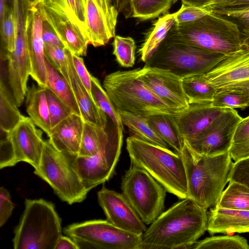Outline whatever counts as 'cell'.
<instances>
[{"instance_id":"cell-9","label":"cell","mask_w":249,"mask_h":249,"mask_svg":"<svg viewBox=\"0 0 249 249\" xmlns=\"http://www.w3.org/2000/svg\"><path fill=\"white\" fill-rule=\"evenodd\" d=\"M122 194L146 225L164 210L166 190L144 169L131 164L122 177Z\"/></svg>"},{"instance_id":"cell-5","label":"cell","mask_w":249,"mask_h":249,"mask_svg":"<svg viewBox=\"0 0 249 249\" xmlns=\"http://www.w3.org/2000/svg\"><path fill=\"white\" fill-rule=\"evenodd\" d=\"M167 35L196 47L226 55L244 46L236 25L210 12L191 22L175 23Z\"/></svg>"},{"instance_id":"cell-44","label":"cell","mask_w":249,"mask_h":249,"mask_svg":"<svg viewBox=\"0 0 249 249\" xmlns=\"http://www.w3.org/2000/svg\"><path fill=\"white\" fill-rule=\"evenodd\" d=\"M45 55L68 81L67 57L65 48L44 44Z\"/></svg>"},{"instance_id":"cell-23","label":"cell","mask_w":249,"mask_h":249,"mask_svg":"<svg viewBox=\"0 0 249 249\" xmlns=\"http://www.w3.org/2000/svg\"><path fill=\"white\" fill-rule=\"evenodd\" d=\"M84 123L81 116L72 113L51 129L48 140L58 151L77 156L80 149Z\"/></svg>"},{"instance_id":"cell-7","label":"cell","mask_w":249,"mask_h":249,"mask_svg":"<svg viewBox=\"0 0 249 249\" xmlns=\"http://www.w3.org/2000/svg\"><path fill=\"white\" fill-rule=\"evenodd\" d=\"M226 55L196 47L167 35L146 65L167 70L183 78L207 73Z\"/></svg>"},{"instance_id":"cell-41","label":"cell","mask_w":249,"mask_h":249,"mask_svg":"<svg viewBox=\"0 0 249 249\" xmlns=\"http://www.w3.org/2000/svg\"><path fill=\"white\" fill-rule=\"evenodd\" d=\"M209 12L234 23L239 31L243 45L249 39V8L237 10L212 11Z\"/></svg>"},{"instance_id":"cell-21","label":"cell","mask_w":249,"mask_h":249,"mask_svg":"<svg viewBox=\"0 0 249 249\" xmlns=\"http://www.w3.org/2000/svg\"><path fill=\"white\" fill-rule=\"evenodd\" d=\"M227 109L214 107L212 102L191 104L175 119L181 136L188 140L199 135Z\"/></svg>"},{"instance_id":"cell-11","label":"cell","mask_w":249,"mask_h":249,"mask_svg":"<svg viewBox=\"0 0 249 249\" xmlns=\"http://www.w3.org/2000/svg\"><path fill=\"white\" fill-rule=\"evenodd\" d=\"M123 130L112 122L108 140L95 155L74 158L75 168L89 192L114 175L123 145Z\"/></svg>"},{"instance_id":"cell-54","label":"cell","mask_w":249,"mask_h":249,"mask_svg":"<svg viewBox=\"0 0 249 249\" xmlns=\"http://www.w3.org/2000/svg\"><path fill=\"white\" fill-rule=\"evenodd\" d=\"M39 0H24V1L27 7L31 8L35 6L37 4Z\"/></svg>"},{"instance_id":"cell-31","label":"cell","mask_w":249,"mask_h":249,"mask_svg":"<svg viewBox=\"0 0 249 249\" xmlns=\"http://www.w3.org/2000/svg\"><path fill=\"white\" fill-rule=\"evenodd\" d=\"M38 4L66 16L79 27L87 38L86 0H39Z\"/></svg>"},{"instance_id":"cell-49","label":"cell","mask_w":249,"mask_h":249,"mask_svg":"<svg viewBox=\"0 0 249 249\" xmlns=\"http://www.w3.org/2000/svg\"><path fill=\"white\" fill-rule=\"evenodd\" d=\"M71 56L76 73L89 92L91 94V75L88 71L82 57L72 53Z\"/></svg>"},{"instance_id":"cell-3","label":"cell","mask_w":249,"mask_h":249,"mask_svg":"<svg viewBox=\"0 0 249 249\" xmlns=\"http://www.w3.org/2000/svg\"><path fill=\"white\" fill-rule=\"evenodd\" d=\"M185 167L188 198L208 209L215 206L223 192L233 165L229 152L214 156L192 154L185 145L180 155Z\"/></svg>"},{"instance_id":"cell-39","label":"cell","mask_w":249,"mask_h":249,"mask_svg":"<svg viewBox=\"0 0 249 249\" xmlns=\"http://www.w3.org/2000/svg\"><path fill=\"white\" fill-rule=\"evenodd\" d=\"M113 46V54L120 65L124 68L132 67L134 65L136 45L132 38L116 36Z\"/></svg>"},{"instance_id":"cell-6","label":"cell","mask_w":249,"mask_h":249,"mask_svg":"<svg viewBox=\"0 0 249 249\" xmlns=\"http://www.w3.org/2000/svg\"><path fill=\"white\" fill-rule=\"evenodd\" d=\"M62 235L61 220L54 205L43 199H26L15 230L14 248L54 249Z\"/></svg>"},{"instance_id":"cell-45","label":"cell","mask_w":249,"mask_h":249,"mask_svg":"<svg viewBox=\"0 0 249 249\" xmlns=\"http://www.w3.org/2000/svg\"><path fill=\"white\" fill-rule=\"evenodd\" d=\"M209 12L205 9L182 4L180 8L173 13L175 23L180 24L198 19Z\"/></svg>"},{"instance_id":"cell-52","label":"cell","mask_w":249,"mask_h":249,"mask_svg":"<svg viewBox=\"0 0 249 249\" xmlns=\"http://www.w3.org/2000/svg\"><path fill=\"white\" fill-rule=\"evenodd\" d=\"M212 0H181L182 4L202 8Z\"/></svg>"},{"instance_id":"cell-50","label":"cell","mask_w":249,"mask_h":249,"mask_svg":"<svg viewBox=\"0 0 249 249\" xmlns=\"http://www.w3.org/2000/svg\"><path fill=\"white\" fill-rule=\"evenodd\" d=\"M42 38L44 44L65 48L53 29L45 20L42 24Z\"/></svg>"},{"instance_id":"cell-35","label":"cell","mask_w":249,"mask_h":249,"mask_svg":"<svg viewBox=\"0 0 249 249\" xmlns=\"http://www.w3.org/2000/svg\"><path fill=\"white\" fill-rule=\"evenodd\" d=\"M215 206L249 211V188L238 182L229 181Z\"/></svg>"},{"instance_id":"cell-36","label":"cell","mask_w":249,"mask_h":249,"mask_svg":"<svg viewBox=\"0 0 249 249\" xmlns=\"http://www.w3.org/2000/svg\"><path fill=\"white\" fill-rule=\"evenodd\" d=\"M190 249H249L246 239L238 235L213 236L197 241Z\"/></svg>"},{"instance_id":"cell-17","label":"cell","mask_w":249,"mask_h":249,"mask_svg":"<svg viewBox=\"0 0 249 249\" xmlns=\"http://www.w3.org/2000/svg\"><path fill=\"white\" fill-rule=\"evenodd\" d=\"M35 125L30 117L24 116L13 129L6 133L16 164L24 161L34 169L40 164L45 143L42 131Z\"/></svg>"},{"instance_id":"cell-43","label":"cell","mask_w":249,"mask_h":249,"mask_svg":"<svg viewBox=\"0 0 249 249\" xmlns=\"http://www.w3.org/2000/svg\"><path fill=\"white\" fill-rule=\"evenodd\" d=\"M45 92L52 129L72 113L52 90L45 88Z\"/></svg>"},{"instance_id":"cell-22","label":"cell","mask_w":249,"mask_h":249,"mask_svg":"<svg viewBox=\"0 0 249 249\" xmlns=\"http://www.w3.org/2000/svg\"><path fill=\"white\" fill-rule=\"evenodd\" d=\"M68 65V82L80 109L84 122L104 128L107 126V115L95 104L75 71L71 53L65 48Z\"/></svg>"},{"instance_id":"cell-38","label":"cell","mask_w":249,"mask_h":249,"mask_svg":"<svg viewBox=\"0 0 249 249\" xmlns=\"http://www.w3.org/2000/svg\"><path fill=\"white\" fill-rule=\"evenodd\" d=\"M90 92L96 105L107 115L116 125L124 129L121 117L106 91L101 86L99 80L92 75Z\"/></svg>"},{"instance_id":"cell-19","label":"cell","mask_w":249,"mask_h":249,"mask_svg":"<svg viewBox=\"0 0 249 249\" xmlns=\"http://www.w3.org/2000/svg\"><path fill=\"white\" fill-rule=\"evenodd\" d=\"M43 18L36 6L27 7L26 32L31 72L30 76L38 86L46 87V71L44 43L42 38Z\"/></svg>"},{"instance_id":"cell-8","label":"cell","mask_w":249,"mask_h":249,"mask_svg":"<svg viewBox=\"0 0 249 249\" xmlns=\"http://www.w3.org/2000/svg\"><path fill=\"white\" fill-rule=\"evenodd\" d=\"M75 157L58 151L48 140L45 141L40 164L34 170L36 175L69 204L83 201L89 192L75 168Z\"/></svg>"},{"instance_id":"cell-24","label":"cell","mask_w":249,"mask_h":249,"mask_svg":"<svg viewBox=\"0 0 249 249\" xmlns=\"http://www.w3.org/2000/svg\"><path fill=\"white\" fill-rule=\"evenodd\" d=\"M207 231L211 235L249 232V211L211 207Z\"/></svg>"},{"instance_id":"cell-46","label":"cell","mask_w":249,"mask_h":249,"mask_svg":"<svg viewBox=\"0 0 249 249\" xmlns=\"http://www.w3.org/2000/svg\"><path fill=\"white\" fill-rule=\"evenodd\" d=\"M229 181H234L249 188V157L233 163Z\"/></svg>"},{"instance_id":"cell-48","label":"cell","mask_w":249,"mask_h":249,"mask_svg":"<svg viewBox=\"0 0 249 249\" xmlns=\"http://www.w3.org/2000/svg\"><path fill=\"white\" fill-rule=\"evenodd\" d=\"M14 205L9 192L3 187L0 188V227L7 222L12 213Z\"/></svg>"},{"instance_id":"cell-37","label":"cell","mask_w":249,"mask_h":249,"mask_svg":"<svg viewBox=\"0 0 249 249\" xmlns=\"http://www.w3.org/2000/svg\"><path fill=\"white\" fill-rule=\"evenodd\" d=\"M229 153L234 162L249 157V116L238 124Z\"/></svg>"},{"instance_id":"cell-27","label":"cell","mask_w":249,"mask_h":249,"mask_svg":"<svg viewBox=\"0 0 249 249\" xmlns=\"http://www.w3.org/2000/svg\"><path fill=\"white\" fill-rule=\"evenodd\" d=\"M45 63L46 71L45 88L56 94L72 113L81 116L80 108L69 82L56 70L46 55Z\"/></svg>"},{"instance_id":"cell-47","label":"cell","mask_w":249,"mask_h":249,"mask_svg":"<svg viewBox=\"0 0 249 249\" xmlns=\"http://www.w3.org/2000/svg\"><path fill=\"white\" fill-rule=\"evenodd\" d=\"M249 8V0H212L202 8L208 12L237 10Z\"/></svg>"},{"instance_id":"cell-16","label":"cell","mask_w":249,"mask_h":249,"mask_svg":"<svg viewBox=\"0 0 249 249\" xmlns=\"http://www.w3.org/2000/svg\"><path fill=\"white\" fill-rule=\"evenodd\" d=\"M118 15L111 0H86L89 44L95 47L104 46L115 37Z\"/></svg>"},{"instance_id":"cell-13","label":"cell","mask_w":249,"mask_h":249,"mask_svg":"<svg viewBox=\"0 0 249 249\" xmlns=\"http://www.w3.org/2000/svg\"><path fill=\"white\" fill-rule=\"evenodd\" d=\"M218 90L229 91L249 96V47L226 55L204 74Z\"/></svg>"},{"instance_id":"cell-15","label":"cell","mask_w":249,"mask_h":249,"mask_svg":"<svg viewBox=\"0 0 249 249\" xmlns=\"http://www.w3.org/2000/svg\"><path fill=\"white\" fill-rule=\"evenodd\" d=\"M139 74L148 88L169 106L181 111L189 107L182 78L167 70L146 65L140 69Z\"/></svg>"},{"instance_id":"cell-4","label":"cell","mask_w":249,"mask_h":249,"mask_svg":"<svg viewBox=\"0 0 249 249\" xmlns=\"http://www.w3.org/2000/svg\"><path fill=\"white\" fill-rule=\"evenodd\" d=\"M139 70L118 71L105 76L103 88L117 110L144 117L157 114L175 115L183 111L157 96L141 78Z\"/></svg>"},{"instance_id":"cell-53","label":"cell","mask_w":249,"mask_h":249,"mask_svg":"<svg viewBox=\"0 0 249 249\" xmlns=\"http://www.w3.org/2000/svg\"><path fill=\"white\" fill-rule=\"evenodd\" d=\"M7 0H0V18H1L3 11L7 6Z\"/></svg>"},{"instance_id":"cell-1","label":"cell","mask_w":249,"mask_h":249,"mask_svg":"<svg viewBox=\"0 0 249 249\" xmlns=\"http://www.w3.org/2000/svg\"><path fill=\"white\" fill-rule=\"evenodd\" d=\"M207 210L189 198L176 202L147 228L139 249H190L207 230Z\"/></svg>"},{"instance_id":"cell-2","label":"cell","mask_w":249,"mask_h":249,"mask_svg":"<svg viewBox=\"0 0 249 249\" xmlns=\"http://www.w3.org/2000/svg\"><path fill=\"white\" fill-rule=\"evenodd\" d=\"M126 143L131 164L145 170L167 192L181 199L188 198L186 169L179 154L131 136Z\"/></svg>"},{"instance_id":"cell-18","label":"cell","mask_w":249,"mask_h":249,"mask_svg":"<svg viewBox=\"0 0 249 249\" xmlns=\"http://www.w3.org/2000/svg\"><path fill=\"white\" fill-rule=\"evenodd\" d=\"M99 204L109 223L125 231L142 234L146 230L142 221L130 203L122 193L103 186L97 193Z\"/></svg>"},{"instance_id":"cell-26","label":"cell","mask_w":249,"mask_h":249,"mask_svg":"<svg viewBox=\"0 0 249 249\" xmlns=\"http://www.w3.org/2000/svg\"><path fill=\"white\" fill-rule=\"evenodd\" d=\"M175 115L157 114L146 118L156 133L180 155L185 147V142L178 127Z\"/></svg>"},{"instance_id":"cell-28","label":"cell","mask_w":249,"mask_h":249,"mask_svg":"<svg viewBox=\"0 0 249 249\" xmlns=\"http://www.w3.org/2000/svg\"><path fill=\"white\" fill-rule=\"evenodd\" d=\"M117 111L123 124L128 128L129 136L154 145L169 148V145L150 126L146 117L125 111Z\"/></svg>"},{"instance_id":"cell-14","label":"cell","mask_w":249,"mask_h":249,"mask_svg":"<svg viewBox=\"0 0 249 249\" xmlns=\"http://www.w3.org/2000/svg\"><path fill=\"white\" fill-rule=\"evenodd\" d=\"M15 33L14 51L8 60V79L11 93L18 107L26 97L27 83L31 72V65L28 50L25 18L22 15L14 18Z\"/></svg>"},{"instance_id":"cell-20","label":"cell","mask_w":249,"mask_h":249,"mask_svg":"<svg viewBox=\"0 0 249 249\" xmlns=\"http://www.w3.org/2000/svg\"><path fill=\"white\" fill-rule=\"evenodd\" d=\"M55 32L65 48L78 56L87 54L88 41L79 27L61 13L43 5L35 6Z\"/></svg>"},{"instance_id":"cell-10","label":"cell","mask_w":249,"mask_h":249,"mask_svg":"<svg viewBox=\"0 0 249 249\" xmlns=\"http://www.w3.org/2000/svg\"><path fill=\"white\" fill-rule=\"evenodd\" d=\"M63 232L80 249H139L142 236L101 219L71 224L64 229Z\"/></svg>"},{"instance_id":"cell-33","label":"cell","mask_w":249,"mask_h":249,"mask_svg":"<svg viewBox=\"0 0 249 249\" xmlns=\"http://www.w3.org/2000/svg\"><path fill=\"white\" fill-rule=\"evenodd\" d=\"M109 128H104L84 122L80 149L77 156L90 157L95 155L108 140Z\"/></svg>"},{"instance_id":"cell-12","label":"cell","mask_w":249,"mask_h":249,"mask_svg":"<svg viewBox=\"0 0 249 249\" xmlns=\"http://www.w3.org/2000/svg\"><path fill=\"white\" fill-rule=\"evenodd\" d=\"M242 118L234 109L227 108L196 137L184 140L191 153L214 156L228 152L236 126Z\"/></svg>"},{"instance_id":"cell-29","label":"cell","mask_w":249,"mask_h":249,"mask_svg":"<svg viewBox=\"0 0 249 249\" xmlns=\"http://www.w3.org/2000/svg\"><path fill=\"white\" fill-rule=\"evenodd\" d=\"M175 22L174 14H166L159 18L139 50L141 60L147 62L156 52Z\"/></svg>"},{"instance_id":"cell-55","label":"cell","mask_w":249,"mask_h":249,"mask_svg":"<svg viewBox=\"0 0 249 249\" xmlns=\"http://www.w3.org/2000/svg\"><path fill=\"white\" fill-rule=\"evenodd\" d=\"M244 45H245L248 47H249V39H248L244 43Z\"/></svg>"},{"instance_id":"cell-30","label":"cell","mask_w":249,"mask_h":249,"mask_svg":"<svg viewBox=\"0 0 249 249\" xmlns=\"http://www.w3.org/2000/svg\"><path fill=\"white\" fill-rule=\"evenodd\" d=\"M182 86L189 104L212 102L218 91L204 74L182 78Z\"/></svg>"},{"instance_id":"cell-34","label":"cell","mask_w":249,"mask_h":249,"mask_svg":"<svg viewBox=\"0 0 249 249\" xmlns=\"http://www.w3.org/2000/svg\"><path fill=\"white\" fill-rule=\"evenodd\" d=\"M178 0H126L130 16L142 20L156 18L166 13Z\"/></svg>"},{"instance_id":"cell-25","label":"cell","mask_w":249,"mask_h":249,"mask_svg":"<svg viewBox=\"0 0 249 249\" xmlns=\"http://www.w3.org/2000/svg\"><path fill=\"white\" fill-rule=\"evenodd\" d=\"M26 111L34 124L48 136L51 126L45 88L32 84L26 95Z\"/></svg>"},{"instance_id":"cell-51","label":"cell","mask_w":249,"mask_h":249,"mask_svg":"<svg viewBox=\"0 0 249 249\" xmlns=\"http://www.w3.org/2000/svg\"><path fill=\"white\" fill-rule=\"evenodd\" d=\"M79 246L69 236L62 235L54 249H79Z\"/></svg>"},{"instance_id":"cell-40","label":"cell","mask_w":249,"mask_h":249,"mask_svg":"<svg viewBox=\"0 0 249 249\" xmlns=\"http://www.w3.org/2000/svg\"><path fill=\"white\" fill-rule=\"evenodd\" d=\"M2 45L5 51L1 59L7 60V56L15 49V33L12 8L6 6L0 18Z\"/></svg>"},{"instance_id":"cell-42","label":"cell","mask_w":249,"mask_h":249,"mask_svg":"<svg viewBox=\"0 0 249 249\" xmlns=\"http://www.w3.org/2000/svg\"><path fill=\"white\" fill-rule=\"evenodd\" d=\"M212 104L219 108L243 110L249 107V96L235 92L218 90Z\"/></svg>"},{"instance_id":"cell-32","label":"cell","mask_w":249,"mask_h":249,"mask_svg":"<svg viewBox=\"0 0 249 249\" xmlns=\"http://www.w3.org/2000/svg\"><path fill=\"white\" fill-rule=\"evenodd\" d=\"M23 116L18 109L14 97L7 88L2 77L0 82V126L1 130L8 133L13 129Z\"/></svg>"}]
</instances>
